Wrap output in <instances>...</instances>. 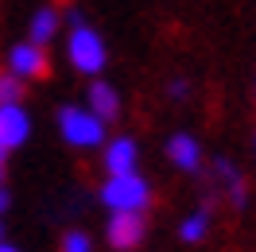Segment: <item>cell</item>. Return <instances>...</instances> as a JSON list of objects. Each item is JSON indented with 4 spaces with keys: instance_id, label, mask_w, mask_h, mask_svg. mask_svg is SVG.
<instances>
[{
    "instance_id": "obj_1",
    "label": "cell",
    "mask_w": 256,
    "mask_h": 252,
    "mask_svg": "<svg viewBox=\"0 0 256 252\" xmlns=\"http://www.w3.org/2000/svg\"><path fill=\"white\" fill-rule=\"evenodd\" d=\"M101 202L109 206V214H144L152 206V186L140 171L109 174L101 186Z\"/></svg>"
},
{
    "instance_id": "obj_2",
    "label": "cell",
    "mask_w": 256,
    "mask_h": 252,
    "mask_svg": "<svg viewBox=\"0 0 256 252\" xmlns=\"http://www.w3.org/2000/svg\"><path fill=\"white\" fill-rule=\"evenodd\" d=\"M66 54H70V66H74L78 74H90V78H97V74L105 70V58H109L105 39H101V35L86 24V20H74V24H70Z\"/></svg>"
},
{
    "instance_id": "obj_3",
    "label": "cell",
    "mask_w": 256,
    "mask_h": 252,
    "mask_svg": "<svg viewBox=\"0 0 256 252\" xmlns=\"http://www.w3.org/2000/svg\"><path fill=\"white\" fill-rule=\"evenodd\" d=\"M58 132L70 148H101L105 144V120H97L90 109L66 105L58 112Z\"/></svg>"
},
{
    "instance_id": "obj_4",
    "label": "cell",
    "mask_w": 256,
    "mask_h": 252,
    "mask_svg": "<svg viewBox=\"0 0 256 252\" xmlns=\"http://www.w3.org/2000/svg\"><path fill=\"white\" fill-rule=\"evenodd\" d=\"M148 233V221L144 214H112L109 225H105V236H109V244L116 252H132Z\"/></svg>"
},
{
    "instance_id": "obj_5",
    "label": "cell",
    "mask_w": 256,
    "mask_h": 252,
    "mask_svg": "<svg viewBox=\"0 0 256 252\" xmlns=\"http://www.w3.org/2000/svg\"><path fill=\"white\" fill-rule=\"evenodd\" d=\"M8 74H16L20 82L28 78H43L47 74V54L39 43H16L8 50Z\"/></svg>"
},
{
    "instance_id": "obj_6",
    "label": "cell",
    "mask_w": 256,
    "mask_h": 252,
    "mask_svg": "<svg viewBox=\"0 0 256 252\" xmlns=\"http://www.w3.org/2000/svg\"><path fill=\"white\" fill-rule=\"evenodd\" d=\"M32 136V116L24 112V105H0V148L4 152H12L20 144H28Z\"/></svg>"
},
{
    "instance_id": "obj_7",
    "label": "cell",
    "mask_w": 256,
    "mask_h": 252,
    "mask_svg": "<svg viewBox=\"0 0 256 252\" xmlns=\"http://www.w3.org/2000/svg\"><path fill=\"white\" fill-rule=\"evenodd\" d=\"M101 163H105V171H109V174L136 171V163H140V148H136V140H128V136H116V140L105 144Z\"/></svg>"
},
{
    "instance_id": "obj_8",
    "label": "cell",
    "mask_w": 256,
    "mask_h": 252,
    "mask_svg": "<svg viewBox=\"0 0 256 252\" xmlns=\"http://www.w3.org/2000/svg\"><path fill=\"white\" fill-rule=\"evenodd\" d=\"M86 101H90L86 109L94 112L97 120H105V124H109V120H116V116H120V94L112 90L109 82L94 78V86H90V94H86Z\"/></svg>"
},
{
    "instance_id": "obj_9",
    "label": "cell",
    "mask_w": 256,
    "mask_h": 252,
    "mask_svg": "<svg viewBox=\"0 0 256 252\" xmlns=\"http://www.w3.org/2000/svg\"><path fill=\"white\" fill-rule=\"evenodd\" d=\"M167 159L175 163L178 171H198V167H202V148H198V140H194V136L178 132V136H171V140H167Z\"/></svg>"
},
{
    "instance_id": "obj_10",
    "label": "cell",
    "mask_w": 256,
    "mask_h": 252,
    "mask_svg": "<svg viewBox=\"0 0 256 252\" xmlns=\"http://www.w3.org/2000/svg\"><path fill=\"white\" fill-rule=\"evenodd\" d=\"M58 24H62V16H58V8H50V4H43V8H35L32 24H28V43H39V47H47L50 39L58 35Z\"/></svg>"
},
{
    "instance_id": "obj_11",
    "label": "cell",
    "mask_w": 256,
    "mask_h": 252,
    "mask_svg": "<svg viewBox=\"0 0 256 252\" xmlns=\"http://www.w3.org/2000/svg\"><path fill=\"white\" fill-rule=\"evenodd\" d=\"M214 178H218V182H222L225 186V194H229V202L237 206H244V198H248V186H244V178H240V171L237 167H233V163H229V159H218V163H214Z\"/></svg>"
},
{
    "instance_id": "obj_12",
    "label": "cell",
    "mask_w": 256,
    "mask_h": 252,
    "mask_svg": "<svg viewBox=\"0 0 256 252\" xmlns=\"http://www.w3.org/2000/svg\"><path fill=\"white\" fill-rule=\"evenodd\" d=\"M206 229H210V206H202V210H194L190 218L178 225V236H182L186 244H198V240L206 236Z\"/></svg>"
},
{
    "instance_id": "obj_13",
    "label": "cell",
    "mask_w": 256,
    "mask_h": 252,
    "mask_svg": "<svg viewBox=\"0 0 256 252\" xmlns=\"http://www.w3.org/2000/svg\"><path fill=\"white\" fill-rule=\"evenodd\" d=\"M24 97V82L16 74H0V105H16Z\"/></svg>"
},
{
    "instance_id": "obj_14",
    "label": "cell",
    "mask_w": 256,
    "mask_h": 252,
    "mask_svg": "<svg viewBox=\"0 0 256 252\" xmlns=\"http://www.w3.org/2000/svg\"><path fill=\"white\" fill-rule=\"evenodd\" d=\"M62 252H94V240H90L86 233H78V229H74V233L62 236Z\"/></svg>"
},
{
    "instance_id": "obj_15",
    "label": "cell",
    "mask_w": 256,
    "mask_h": 252,
    "mask_svg": "<svg viewBox=\"0 0 256 252\" xmlns=\"http://www.w3.org/2000/svg\"><path fill=\"white\" fill-rule=\"evenodd\" d=\"M167 94L175 97V101H182V97L190 94V86H186V82H182V78H175V82H171V86H167Z\"/></svg>"
},
{
    "instance_id": "obj_16",
    "label": "cell",
    "mask_w": 256,
    "mask_h": 252,
    "mask_svg": "<svg viewBox=\"0 0 256 252\" xmlns=\"http://www.w3.org/2000/svg\"><path fill=\"white\" fill-rule=\"evenodd\" d=\"M8 202H12V198H8V190L0 186V218H4V210H8Z\"/></svg>"
},
{
    "instance_id": "obj_17",
    "label": "cell",
    "mask_w": 256,
    "mask_h": 252,
    "mask_svg": "<svg viewBox=\"0 0 256 252\" xmlns=\"http://www.w3.org/2000/svg\"><path fill=\"white\" fill-rule=\"evenodd\" d=\"M4 159H8V152L0 148V186H4Z\"/></svg>"
},
{
    "instance_id": "obj_18",
    "label": "cell",
    "mask_w": 256,
    "mask_h": 252,
    "mask_svg": "<svg viewBox=\"0 0 256 252\" xmlns=\"http://www.w3.org/2000/svg\"><path fill=\"white\" fill-rule=\"evenodd\" d=\"M0 252H20V248H12V244H4V240H0Z\"/></svg>"
},
{
    "instance_id": "obj_19",
    "label": "cell",
    "mask_w": 256,
    "mask_h": 252,
    "mask_svg": "<svg viewBox=\"0 0 256 252\" xmlns=\"http://www.w3.org/2000/svg\"><path fill=\"white\" fill-rule=\"evenodd\" d=\"M0 240H4V225H0Z\"/></svg>"
}]
</instances>
